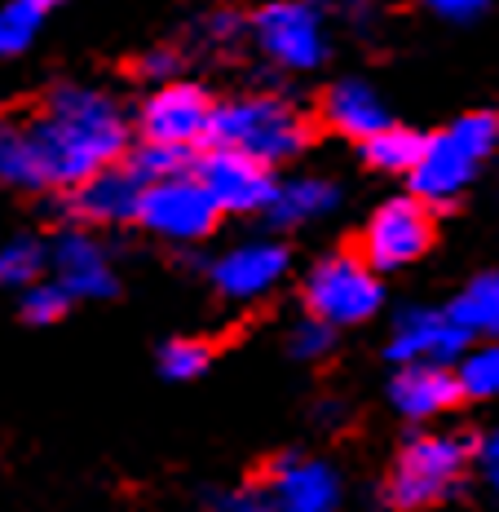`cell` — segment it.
I'll return each instance as SVG.
<instances>
[{
	"instance_id": "cell-1",
	"label": "cell",
	"mask_w": 499,
	"mask_h": 512,
	"mask_svg": "<svg viewBox=\"0 0 499 512\" xmlns=\"http://www.w3.org/2000/svg\"><path fill=\"white\" fill-rule=\"evenodd\" d=\"M45 186H84L129 155V120L111 93L93 84H58L27 120Z\"/></svg>"
},
{
	"instance_id": "cell-2",
	"label": "cell",
	"mask_w": 499,
	"mask_h": 512,
	"mask_svg": "<svg viewBox=\"0 0 499 512\" xmlns=\"http://www.w3.org/2000/svg\"><path fill=\"white\" fill-rule=\"evenodd\" d=\"M477 451L482 446L469 433H411L380 482V504L389 512H429L447 504L464 486Z\"/></svg>"
},
{
	"instance_id": "cell-3",
	"label": "cell",
	"mask_w": 499,
	"mask_h": 512,
	"mask_svg": "<svg viewBox=\"0 0 499 512\" xmlns=\"http://www.w3.org/2000/svg\"><path fill=\"white\" fill-rule=\"evenodd\" d=\"M305 142H310V120L301 106L279 98V93H248V98H230L217 106L208 146H226V151H239L274 168L301 155Z\"/></svg>"
},
{
	"instance_id": "cell-4",
	"label": "cell",
	"mask_w": 499,
	"mask_h": 512,
	"mask_svg": "<svg viewBox=\"0 0 499 512\" xmlns=\"http://www.w3.org/2000/svg\"><path fill=\"white\" fill-rule=\"evenodd\" d=\"M499 142V111H473L424 142V155L411 173V195L438 208L455 204Z\"/></svg>"
},
{
	"instance_id": "cell-5",
	"label": "cell",
	"mask_w": 499,
	"mask_h": 512,
	"mask_svg": "<svg viewBox=\"0 0 499 512\" xmlns=\"http://www.w3.org/2000/svg\"><path fill=\"white\" fill-rule=\"evenodd\" d=\"M385 301L380 274L358 252H332L305 274V309L327 327L367 323Z\"/></svg>"
},
{
	"instance_id": "cell-6",
	"label": "cell",
	"mask_w": 499,
	"mask_h": 512,
	"mask_svg": "<svg viewBox=\"0 0 499 512\" xmlns=\"http://www.w3.org/2000/svg\"><path fill=\"white\" fill-rule=\"evenodd\" d=\"M433 243V208L420 204L416 195L402 199H385L371 221L363 226V243H358V256L371 265L376 274L385 270H402V265L420 261Z\"/></svg>"
},
{
	"instance_id": "cell-7",
	"label": "cell",
	"mask_w": 499,
	"mask_h": 512,
	"mask_svg": "<svg viewBox=\"0 0 499 512\" xmlns=\"http://www.w3.org/2000/svg\"><path fill=\"white\" fill-rule=\"evenodd\" d=\"M252 40L283 71H314L327 58L323 14L310 0H274V5H265L252 18Z\"/></svg>"
},
{
	"instance_id": "cell-8",
	"label": "cell",
	"mask_w": 499,
	"mask_h": 512,
	"mask_svg": "<svg viewBox=\"0 0 499 512\" xmlns=\"http://www.w3.org/2000/svg\"><path fill=\"white\" fill-rule=\"evenodd\" d=\"M217 217H221V208L212 204V195L204 190V181L195 177V168L182 177H168V181L146 186L142 208H137V221L168 243L208 239L212 226H217Z\"/></svg>"
},
{
	"instance_id": "cell-9",
	"label": "cell",
	"mask_w": 499,
	"mask_h": 512,
	"mask_svg": "<svg viewBox=\"0 0 499 512\" xmlns=\"http://www.w3.org/2000/svg\"><path fill=\"white\" fill-rule=\"evenodd\" d=\"M212 115L217 106L199 84L173 80L159 84L137 111V133L151 146H173V151H195L199 142H212Z\"/></svg>"
},
{
	"instance_id": "cell-10",
	"label": "cell",
	"mask_w": 499,
	"mask_h": 512,
	"mask_svg": "<svg viewBox=\"0 0 499 512\" xmlns=\"http://www.w3.org/2000/svg\"><path fill=\"white\" fill-rule=\"evenodd\" d=\"M195 177L204 181L212 204L221 212H270L279 181L257 159L226 151V146H208L204 155H195Z\"/></svg>"
},
{
	"instance_id": "cell-11",
	"label": "cell",
	"mask_w": 499,
	"mask_h": 512,
	"mask_svg": "<svg viewBox=\"0 0 499 512\" xmlns=\"http://www.w3.org/2000/svg\"><path fill=\"white\" fill-rule=\"evenodd\" d=\"M212 287H217L226 301H261L265 292L283 283L288 274V248L274 239H248L235 243L230 252H221L208 265Z\"/></svg>"
},
{
	"instance_id": "cell-12",
	"label": "cell",
	"mask_w": 499,
	"mask_h": 512,
	"mask_svg": "<svg viewBox=\"0 0 499 512\" xmlns=\"http://www.w3.org/2000/svg\"><path fill=\"white\" fill-rule=\"evenodd\" d=\"M49 270L53 283L76 301H102V296H115V270H111V256L89 230H62L49 248Z\"/></svg>"
},
{
	"instance_id": "cell-13",
	"label": "cell",
	"mask_w": 499,
	"mask_h": 512,
	"mask_svg": "<svg viewBox=\"0 0 499 512\" xmlns=\"http://www.w3.org/2000/svg\"><path fill=\"white\" fill-rule=\"evenodd\" d=\"M146 181L137 177V168L124 159V164L106 168V173L89 177L84 186H76L67 195V212L84 226H120V221H137V208H142Z\"/></svg>"
},
{
	"instance_id": "cell-14",
	"label": "cell",
	"mask_w": 499,
	"mask_h": 512,
	"mask_svg": "<svg viewBox=\"0 0 499 512\" xmlns=\"http://www.w3.org/2000/svg\"><path fill=\"white\" fill-rule=\"evenodd\" d=\"M464 354H469V336L442 309H407L389 336V358L398 367H407V362H447L451 367Z\"/></svg>"
},
{
	"instance_id": "cell-15",
	"label": "cell",
	"mask_w": 499,
	"mask_h": 512,
	"mask_svg": "<svg viewBox=\"0 0 499 512\" xmlns=\"http://www.w3.org/2000/svg\"><path fill=\"white\" fill-rule=\"evenodd\" d=\"M252 495H274L283 512H327L336 504V477L332 468L305 455H279L257 486H248Z\"/></svg>"
},
{
	"instance_id": "cell-16",
	"label": "cell",
	"mask_w": 499,
	"mask_h": 512,
	"mask_svg": "<svg viewBox=\"0 0 499 512\" xmlns=\"http://www.w3.org/2000/svg\"><path fill=\"white\" fill-rule=\"evenodd\" d=\"M389 402L407 420H433L464 402V384L447 362H407L389 380Z\"/></svg>"
},
{
	"instance_id": "cell-17",
	"label": "cell",
	"mask_w": 499,
	"mask_h": 512,
	"mask_svg": "<svg viewBox=\"0 0 499 512\" xmlns=\"http://www.w3.org/2000/svg\"><path fill=\"white\" fill-rule=\"evenodd\" d=\"M323 120L336 128L341 137H354V142H371L376 133H385L389 124V111L385 102L376 98V89H371L367 80H341L327 89L323 98Z\"/></svg>"
},
{
	"instance_id": "cell-18",
	"label": "cell",
	"mask_w": 499,
	"mask_h": 512,
	"mask_svg": "<svg viewBox=\"0 0 499 512\" xmlns=\"http://www.w3.org/2000/svg\"><path fill=\"white\" fill-rule=\"evenodd\" d=\"M341 190L323 177H292V181H279V195L270 204V221L274 226H305V221L323 217V212L336 208Z\"/></svg>"
},
{
	"instance_id": "cell-19",
	"label": "cell",
	"mask_w": 499,
	"mask_h": 512,
	"mask_svg": "<svg viewBox=\"0 0 499 512\" xmlns=\"http://www.w3.org/2000/svg\"><path fill=\"white\" fill-rule=\"evenodd\" d=\"M0 186H27V190L45 186L31 128L18 120H5V115H0Z\"/></svg>"
},
{
	"instance_id": "cell-20",
	"label": "cell",
	"mask_w": 499,
	"mask_h": 512,
	"mask_svg": "<svg viewBox=\"0 0 499 512\" xmlns=\"http://www.w3.org/2000/svg\"><path fill=\"white\" fill-rule=\"evenodd\" d=\"M447 314L460 323L464 336H499V274H482L455 296Z\"/></svg>"
},
{
	"instance_id": "cell-21",
	"label": "cell",
	"mask_w": 499,
	"mask_h": 512,
	"mask_svg": "<svg viewBox=\"0 0 499 512\" xmlns=\"http://www.w3.org/2000/svg\"><path fill=\"white\" fill-rule=\"evenodd\" d=\"M424 142L429 137H420V133H411V128H402V124H389L385 133H376L371 142H363V159L376 173H416V164H420V155H424Z\"/></svg>"
},
{
	"instance_id": "cell-22",
	"label": "cell",
	"mask_w": 499,
	"mask_h": 512,
	"mask_svg": "<svg viewBox=\"0 0 499 512\" xmlns=\"http://www.w3.org/2000/svg\"><path fill=\"white\" fill-rule=\"evenodd\" d=\"M58 9V0H5L0 5V58L23 53L36 31L49 23V14Z\"/></svg>"
},
{
	"instance_id": "cell-23",
	"label": "cell",
	"mask_w": 499,
	"mask_h": 512,
	"mask_svg": "<svg viewBox=\"0 0 499 512\" xmlns=\"http://www.w3.org/2000/svg\"><path fill=\"white\" fill-rule=\"evenodd\" d=\"M45 265H49V248L40 239H31V234H14L9 243H0V287L27 292V287L40 283Z\"/></svg>"
},
{
	"instance_id": "cell-24",
	"label": "cell",
	"mask_w": 499,
	"mask_h": 512,
	"mask_svg": "<svg viewBox=\"0 0 499 512\" xmlns=\"http://www.w3.org/2000/svg\"><path fill=\"white\" fill-rule=\"evenodd\" d=\"M455 376L464 384V398H499V345L469 349Z\"/></svg>"
},
{
	"instance_id": "cell-25",
	"label": "cell",
	"mask_w": 499,
	"mask_h": 512,
	"mask_svg": "<svg viewBox=\"0 0 499 512\" xmlns=\"http://www.w3.org/2000/svg\"><path fill=\"white\" fill-rule=\"evenodd\" d=\"M208 362H212V345H204V340H195V336H177V340H168V345H159V371H164L168 380L204 376Z\"/></svg>"
},
{
	"instance_id": "cell-26",
	"label": "cell",
	"mask_w": 499,
	"mask_h": 512,
	"mask_svg": "<svg viewBox=\"0 0 499 512\" xmlns=\"http://www.w3.org/2000/svg\"><path fill=\"white\" fill-rule=\"evenodd\" d=\"M129 164L137 168V177L146 181V186H155V181H168V177H182L195 168V155L190 151H173V146H151L142 142L137 151L129 155Z\"/></svg>"
},
{
	"instance_id": "cell-27",
	"label": "cell",
	"mask_w": 499,
	"mask_h": 512,
	"mask_svg": "<svg viewBox=\"0 0 499 512\" xmlns=\"http://www.w3.org/2000/svg\"><path fill=\"white\" fill-rule=\"evenodd\" d=\"M67 305H71V296L62 292L53 279L36 283V287H27V292H23V318H27V323H36V327L58 323V318L67 314Z\"/></svg>"
},
{
	"instance_id": "cell-28",
	"label": "cell",
	"mask_w": 499,
	"mask_h": 512,
	"mask_svg": "<svg viewBox=\"0 0 499 512\" xmlns=\"http://www.w3.org/2000/svg\"><path fill=\"white\" fill-rule=\"evenodd\" d=\"M336 345V327L318 323V318H305L292 332V354L296 358H327V349Z\"/></svg>"
},
{
	"instance_id": "cell-29",
	"label": "cell",
	"mask_w": 499,
	"mask_h": 512,
	"mask_svg": "<svg viewBox=\"0 0 499 512\" xmlns=\"http://www.w3.org/2000/svg\"><path fill=\"white\" fill-rule=\"evenodd\" d=\"M177 71H182V58H177V49H151L142 58V76H151L159 84H173Z\"/></svg>"
},
{
	"instance_id": "cell-30",
	"label": "cell",
	"mask_w": 499,
	"mask_h": 512,
	"mask_svg": "<svg viewBox=\"0 0 499 512\" xmlns=\"http://www.w3.org/2000/svg\"><path fill=\"white\" fill-rule=\"evenodd\" d=\"M433 9H438L442 18H473L486 9V0H429Z\"/></svg>"
},
{
	"instance_id": "cell-31",
	"label": "cell",
	"mask_w": 499,
	"mask_h": 512,
	"mask_svg": "<svg viewBox=\"0 0 499 512\" xmlns=\"http://www.w3.org/2000/svg\"><path fill=\"white\" fill-rule=\"evenodd\" d=\"M204 36L208 40H235L239 36V18L235 14H212L204 23Z\"/></svg>"
},
{
	"instance_id": "cell-32",
	"label": "cell",
	"mask_w": 499,
	"mask_h": 512,
	"mask_svg": "<svg viewBox=\"0 0 499 512\" xmlns=\"http://www.w3.org/2000/svg\"><path fill=\"white\" fill-rule=\"evenodd\" d=\"M482 460L491 464V468H499V429H495V433L482 442Z\"/></svg>"
},
{
	"instance_id": "cell-33",
	"label": "cell",
	"mask_w": 499,
	"mask_h": 512,
	"mask_svg": "<svg viewBox=\"0 0 499 512\" xmlns=\"http://www.w3.org/2000/svg\"><path fill=\"white\" fill-rule=\"evenodd\" d=\"M495 486H499V468H495Z\"/></svg>"
}]
</instances>
